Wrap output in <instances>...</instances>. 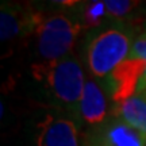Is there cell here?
Segmentation results:
<instances>
[{
	"mask_svg": "<svg viewBox=\"0 0 146 146\" xmlns=\"http://www.w3.org/2000/svg\"><path fill=\"white\" fill-rule=\"evenodd\" d=\"M83 146H146V137L120 118L110 116L85 131Z\"/></svg>",
	"mask_w": 146,
	"mask_h": 146,
	"instance_id": "cell-4",
	"label": "cell"
},
{
	"mask_svg": "<svg viewBox=\"0 0 146 146\" xmlns=\"http://www.w3.org/2000/svg\"><path fill=\"white\" fill-rule=\"evenodd\" d=\"M36 12H31L21 5H11L8 3L1 4L0 10V38L1 41H11L21 35H27L35 30Z\"/></svg>",
	"mask_w": 146,
	"mask_h": 146,
	"instance_id": "cell-7",
	"label": "cell"
},
{
	"mask_svg": "<svg viewBox=\"0 0 146 146\" xmlns=\"http://www.w3.org/2000/svg\"><path fill=\"white\" fill-rule=\"evenodd\" d=\"M145 96H146V94H145Z\"/></svg>",
	"mask_w": 146,
	"mask_h": 146,
	"instance_id": "cell-13",
	"label": "cell"
},
{
	"mask_svg": "<svg viewBox=\"0 0 146 146\" xmlns=\"http://www.w3.org/2000/svg\"><path fill=\"white\" fill-rule=\"evenodd\" d=\"M139 4H141L139 1H129V0H107L106 1L107 14L108 16L114 18V21L127 18Z\"/></svg>",
	"mask_w": 146,
	"mask_h": 146,
	"instance_id": "cell-11",
	"label": "cell"
},
{
	"mask_svg": "<svg viewBox=\"0 0 146 146\" xmlns=\"http://www.w3.org/2000/svg\"><path fill=\"white\" fill-rule=\"evenodd\" d=\"M146 74V61L127 58L107 76V88L115 106L123 103L138 92L142 78Z\"/></svg>",
	"mask_w": 146,
	"mask_h": 146,
	"instance_id": "cell-5",
	"label": "cell"
},
{
	"mask_svg": "<svg viewBox=\"0 0 146 146\" xmlns=\"http://www.w3.org/2000/svg\"><path fill=\"white\" fill-rule=\"evenodd\" d=\"M127 58H139V60L146 61V31L137 36V39L133 43L131 52ZM137 94H142V95L146 94V74H145V77L142 78L141 85H139Z\"/></svg>",
	"mask_w": 146,
	"mask_h": 146,
	"instance_id": "cell-12",
	"label": "cell"
},
{
	"mask_svg": "<svg viewBox=\"0 0 146 146\" xmlns=\"http://www.w3.org/2000/svg\"><path fill=\"white\" fill-rule=\"evenodd\" d=\"M146 137V96L135 94L114 107V115Z\"/></svg>",
	"mask_w": 146,
	"mask_h": 146,
	"instance_id": "cell-9",
	"label": "cell"
},
{
	"mask_svg": "<svg viewBox=\"0 0 146 146\" xmlns=\"http://www.w3.org/2000/svg\"><path fill=\"white\" fill-rule=\"evenodd\" d=\"M81 29L77 21L61 14L50 16L39 14L34 33L42 61H57L69 56Z\"/></svg>",
	"mask_w": 146,
	"mask_h": 146,
	"instance_id": "cell-3",
	"label": "cell"
},
{
	"mask_svg": "<svg viewBox=\"0 0 146 146\" xmlns=\"http://www.w3.org/2000/svg\"><path fill=\"white\" fill-rule=\"evenodd\" d=\"M106 16H108L106 1H89L80 5L77 22L83 29H96L103 25Z\"/></svg>",
	"mask_w": 146,
	"mask_h": 146,
	"instance_id": "cell-10",
	"label": "cell"
},
{
	"mask_svg": "<svg viewBox=\"0 0 146 146\" xmlns=\"http://www.w3.org/2000/svg\"><path fill=\"white\" fill-rule=\"evenodd\" d=\"M33 74L49 96L70 115L78 114L85 80L84 70L73 54L57 61H39L31 66Z\"/></svg>",
	"mask_w": 146,
	"mask_h": 146,
	"instance_id": "cell-1",
	"label": "cell"
},
{
	"mask_svg": "<svg viewBox=\"0 0 146 146\" xmlns=\"http://www.w3.org/2000/svg\"><path fill=\"white\" fill-rule=\"evenodd\" d=\"M133 31L125 25H112L91 36L87 43V64L95 77H107L131 52Z\"/></svg>",
	"mask_w": 146,
	"mask_h": 146,
	"instance_id": "cell-2",
	"label": "cell"
},
{
	"mask_svg": "<svg viewBox=\"0 0 146 146\" xmlns=\"http://www.w3.org/2000/svg\"><path fill=\"white\" fill-rule=\"evenodd\" d=\"M107 99L103 88L94 80H87L83 98L78 107V115L84 123L96 126L107 120Z\"/></svg>",
	"mask_w": 146,
	"mask_h": 146,
	"instance_id": "cell-8",
	"label": "cell"
},
{
	"mask_svg": "<svg viewBox=\"0 0 146 146\" xmlns=\"http://www.w3.org/2000/svg\"><path fill=\"white\" fill-rule=\"evenodd\" d=\"M36 146H80L74 120L64 114L49 112L36 125Z\"/></svg>",
	"mask_w": 146,
	"mask_h": 146,
	"instance_id": "cell-6",
	"label": "cell"
}]
</instances>
